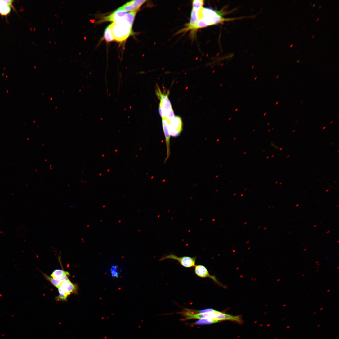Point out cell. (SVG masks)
<instances>
[{
  "label": "cell",
  "mask_w": 339,
  "mask_h": 339,
  "mask_svg": "<svg viewBox=\"0 0 339 339\" xmlns=\"http://www.w3.org/2000/svg\"><path fill=\"white\" fill-rule=\"evenodd\" d=\"M278 103H279V101H278L276 103V105H277V104H278Z\"/></svg>",
  "instance_id": "36"
},
{
  "label": "cell",
  "mask_w": 339,
  "mask_h": 339,
  "mask_svg": "<svg viewBox=\"0 0 339 339\" xmlns=\"http://www.w3.org/2000/svg\"><path fill=\"white\" fill-rule=\"evenodd\" d=\"M303 102H304V101H301V104H302V103H303Z\"/></svg>",
  "instance_id": "28"
},
{
  "label": "cell",
  "mask_w": 339,
  "mask_h": 339,
  "mask_svg": "<svg viewBox=\"0 0 339 339\" xmlns=\"http://www.w3.org/2000/svg\"><path fill=\"white\" fill-rule=\"evenodd\" d=\"M111 28L114 40L122 42L126 40L130 36L133 35L134 33L132 26L124 23L111 24Z\"/></svg>",
  "instance_id": "2"
},
{
  "label": "cell",
  "mask_w": 339,
  "mask_h": 339,
  "mask_svg": "<svg viewBox=\"0 0 339 339\" xmlns=\"http://www.w3.org/2000/svg\"><path fill=\"white\" fill-rule=\"evenodd\" d=\"M204 4L203 0H194L193 1V7L200 9L203 7Z\"/></svg>",
  "instance_id": "16"
},
{
  "label": "cell",
  "mask_w": 339,
  "mask_h": 339,
  "mask_svg": "<svg viewBox=\"0 0 339 339\" xmlns=\"http://www.w3.org/2000/svg\"><path fill=\"white\" fill-rule=\"evenodd\" d=\"M146 2L144 0H135L127 3L119 8L124 10L126 12L138 11Z\"/></svg>",
  "instance_id": "8"
},
{
  "label": "cell",
  "mask_w": 339,
  "mask_h": 339,
  "mask_svg": "<svg viewBox=\"0 0 339 339\" xmlns=\"http://www.w3.org/2000/svg\"><path fill=\"white\" fill-rule=\"evenodd\" d=\"M77 289L76 285L68 279L63 282L58 288L59 294L56 299L57 301H66L71 294L76 293Z\"/></svg>",
  "instance_id": "3"
},
{
  "label": "cell",
  "mask_w": 339,
  "mask_h": 339,
  "mask_svg": "<svg viewBox=\"0 0 339 339\" xmlns=\"http://www.w3.org/2000/svg\"><path fill=\"white\" fill-rule=\"evenodd\" d=\"M124 10L119 8L110 15L104 17L101 22L111 21L115 23L118 21L127 13Z\"/></svg>",
  "instance_id": "9"
},
{
  "label": "cell",
  "mask_w": 339,
  "mask_h": 339,
  "mask_svg": "<svg viewBox=\"0 0 339 339\" xmlns=\"http://www.w3.org/2000/svg\"><path fill=\"white\" fill-rule=\"evenodd\" d=\"M300 62V61L299 60H298L297 61V63H298V62Z\"/></svg>",
  "instance_id": "27"
},
{
  "label": "cell",
  "mask_w": 339,
  "mask_h": 339,
  "mask_svg": "<svg viewBox=\"0 0 339 339\" xmlns=\"http://www.w3.org/2000/svg\"><path fill=\"white\" fill-rule=\"evenodd\" d=\"M315 36V35H313L312 37V38H313Z\"/></svg>",
  "instance_id": "24"
},
{
  "label": "cell",
  "mask_w": 339,
  "mask_h": 339,
  "mask_svg": "<svg viewBox=\"0 0 339 339\" xmlns=\"http://www.w3.org/2000/svg\"><path fill=\"white\" fill-rule=\"evenodd\" d=\"M327 48V47H325V48H324V50H326V49Z\"/></svg>",
  "instance_id": "32"
},
{
  "label": "cell",
  "mask_w": 339,
  "mask_h": 339,
  "mask_svg": "<svg viewBox=\"0 0 339 339\" xmlns=\"http://www.w3.org/2000/svg\"><path fill=\"white\" fill-rule=\"evenodd\" d=\"M316 226H317V225H315L314 226V227H316Z\"/></svg>",
  "instance_id": "39"
},
{
  "label": "cell",
  "mask_w": 339,
  "mask_h": 339,
  "mask_svg": "<svg viewBox=\"0 0 339 339\" xmlns=\"http://www.w3.org/2000/svg\"><path fill=\"white\" fill-rule=\"evenodd\" d=\"M328 191H329V190H326V192H328Z\"/></svg>",
  "instance_id": "34"
},
{
  "label": "cell",
  "mask_w": 339,
  "mask_h": 339,
  "mask_svg": "<svg viewBox=\"0 0 339 339\" xmlns=\"http://www.w3.org/2000/svg\"><path fill=\"white\" fill-rule=\"evenodd\" d=\"M312 2H310V4H309V5H311V4H312Z\"/></svg>",
  "instance_id": "26"
},
{
  "label": "cell",
  "mask_w": 339,
  "mask_h": 339,
  "mask_svg": "<svg viewBox=\"0 0 339 339\" xmlns=\"http://www.w3.org/2000/svg\"><path fill=\"white\" fill-rule=\"evenodd\" d=\"M322 6L321 5H319V9H320L322 8Z\"/></svg>",
  "instance_id": "19"
},
{
  "label": "cell",
  "mask_w": 339,
  "mask_h": 339,
  "mask_svg": "<svg viewBox=\"0 0 339 339\" xmlns=\"http://www.w3.org/2000/svg\"><path fill=\"white\" fill-rule=\"evenodd\" d=\"M175 117L174 112L172 109L167 112L166 118L169 122L171 121Z\"/></svg>",
  "instance_id": "17"
},
{
  "label": "cell",
  "mask_w": 339,
  "mask_h": 339,
  "mask_svg": "<svg viewBox=\"0 0 339 339\" xmlns=\"http://www.w3.org/2000/svg\"><path fill=\"white\" fill-rule=\"evenodd\" d=\"M111 274L112 276L116 277H118V273L117 270V267L113 266L112 267L111 270Z\"/></svg>",
  "instance_id": "18"
},
{
  "label": "cell",
  "mask_w": 339,
  "mask_h": 339,
  "mask_svg": "<svg viewBox=\"0 0 339 339\" xmlns=\"http://www.w3.org/2000/svg\"><path fill=\"white\" fill-rule=\"evenodd\" d=\"M320 24L319 25H318V28H319V27H320Z\"/></svg>",
  "instance_id": "29"
},
{
  "label": "cell",
  "mask_w": 339,
  "mask_h": 339,
  "mask_svg": "<svg viewBox=\"0 0 339 339\" xmlns=\"http://www.w3.org/2000/svg\"><path fill=\"white\" fill-rule=\"evenodd\" d=\"M195 272L198 277L203 278H210L217 283H219L216 277L210 275L207 269L204 266L202 265L195 266Z\"/></svg>",
  "instance_id": "10"
},
{
  "label": "cell",
  "mask_w": 339,
  "mask_h": 339,
  "mask_svg": "<svg viewBox=\"0 0 339 339\" xmlns=\"http://www.w3.org/2000/svg\"><path fill=\"white\" fill-rule=\"evenodd\" d=\"M199 19L192 27L186 29L195 30L208 26L216 25L230 20L231 19L223 17L219 12L212 8L202 7L199 11Z\"/></svg>",
  "instance_id": "1"
},
{
  "label": "cell",
  "mask_w": 339,
  "mask_h": 339,
  "mask_svg": "<svg viewBox=\"0 0 339 339\" xmlns=\"http://www.w3.org/2000/svg\"><path fill=\"white\" fill-rule=\"evenodd\" d=\"M162 120L163 129L166 139L167 148V157L165 161V163H166L169 158L171 154L170 149V138L171 136L169 130V121L165 118H162Z\"/></svg>",
  "instance_id": "7"
},
{
  "label": "cell",
  "mask_w": 339,
  "mask_h": 339,
  "mask_svg": "<svg viewBox=\"0 0 339 339\" xmlns=\"http://www.w3.org/2000/svg\"><path fill=\"white\" fill-rule=\"evenodd\" d=\"M167 259H172L177 260L180 264L184 267L187 268L193 267L195 266L196 257H190L189 256H183L178 257L173 254H170L168 255H165L162 256L160 260H164Z\"/></svg>",
  "instance_id": "5"
},
{
  "label": "cell",
  "mask_w": 339,
  "mask_h": 339,
  "mask_svg": "<svg viewBox=\"0 0 339 339\" xmlns=\"http://www.w3.org/2000/svg\"><path fill=\"white\" fill-rule=\"evenodd\" d=\"M158 89L156 93L160 99L159 107V114L162 119L166 118L168 112L172 109V104L168 97L169 92L168 91L167 93H163L159 88H158Z\"/></svg>",
  "instance_id": "4"
},
{
  "label": "cell",
  "mask_w": 339,
  "mask_h": 339,
  "mask_svg": "<svg viewBox=\"0 0 339 339\" xmlns=\"http://www.w3.org/2000/svg\"><path fill=\"white\" fill-rule=\"evenodd\" d=\"M299 205L298 204H297V205H296V207H298V206H299Z\"/></svg>",
  "instance_id": "35"
},
{
  "label": "cell",
  "mask_w": 339,
  "mask_h": 339,
  "mask_svg": "<svg viewBox=\"0 0 339 339\" xmlns=\"http://www.w3.org/2000/svg\"><path fill=\"white\" fill-rule=\"evenodd\" d=\"M306 27V25H304L303 27V29H304Z\"/></svg>",
  "instance_id": "31"
},
{
  "label": "cell",
  "mask_w": 339,
  "mask_h": 339,
  "mask_svg": "<svg viewBox=\"0 0 339 339\" xmlns=\"http://www.w3.org/2000/svg\"><path fill=\"white\" fill-rule=\"evenodd\" d=\"M169 123L170 136L174 137L179 136L183 129V122L181 118L178 116H175Z\"/></svg>",
  "instance_id": "6"
},
{
  "label": "cell",
  "mask_w": 339,
  "mask_h": 339,
  "mask_svg": "<svg viewBox=\"0 0 339 339\" xmlns=\"http://www.w3.org/2000/svg\"><path fill=\"white\" fill-rule=\"evenodd\" d=\"M326 128V126H325L323 128V129L324 130Z\"/></svg>",
  "instance_id": "22"
},
{
  "label": "cell",
  "mask_w": 339,
  "mask_h": 339,
  "mask_svg": "<svg viewBox=\"0 0 339 339\" xmlns=\"http://www.w3.org/2000/svg\"><path fill=\"white\" fill-rule=\"evenodd\" d=\"M319 19H320V17H318V18H317V19L316 21H318V20H319Z\"/></svg>",
  "instance_id": "23"
},
{
  "label": "cell",
  "mask_w": 339,
  "mask_h": 339,
  "mask_svg": "<svg viewBox=\"0 0 339 339\" xmlns=\"http://www.w3.org/2000/svg\"><path fill=\"white\" fill-rule=\"evenodd\" d=\"M330 232V231H328V232H327L326 233H329Z\"/></svg>",
  "instance_id": "33"
},
{
  "label": "cell",
  "mask_w": 339,
  "mask_h": 339,
  "mask_svg": "<svg viewBox=\"0 0 339 339\" xmlns=\"http://www.w3.org/2000/svg\"><path fill=\"white\" fill-rule=\"evenodd\" d=\"M13 2L11 0L0 1V14L6 16L9 14L11 11L10 7L13 6Z\"/></svg>",
  "instance_id": "11"
},
{
  "label": "cell",
  "mask_w": 339,
  "mask_h": 339,
  "mask_svg": "<svg viewBox=\"0 0 339 339\" xmlns=\"http://www.w3.org/2000/svg\"><path fill=\"white\" fill-rule=\"evenodd\" d=\"M104 38L108 42L114 40L111 24L108 26L105 29V31H104Z\"/></svg>",
  "instance_id": "14"
},
{
  "label": "cell",
  "mask_w": 339,
  "mask_h": 339,
  "mask_svg": "<svg viewBox=\"0 0 339 339\" xmlns=\"http://www.w3.org/2000/svg\"><path fill=\"white\" fill-rule=\"evenodd\" d=\"M279 75H278V76H277V78H278V77H279Z\"/></svg>",
  "instance_id": "38"
},
{
  "label": "cell",
  "mask_w": 339,
  "mask_h": 339,
  "mask_svg": "<svg viewBox=\"0 0 339 339\" xmlns=\"http://www.w3.org/2000/svg\"><path fill=\"white\" fill-rule=\"evenodd\" d=\"M43 275L47 280L49 281L52 284L58 288L59 287L63 282L65 280L68 279V277L69 276L65 275L60 279H55L45 274H43Z\"/></svg>",
  "instance_id": "12"
},
{
  "label": "cell",
  "mask_w": 339,
  "mask_h": 339,
  "mask_svg": "<svg viewBox=\"0 0 339 339\" xmlns=\"http://www.w3.org/2000/svg\"><path fill=\"white\" fill-rule=\"evenodd\" d=\"M315 6H316V5L315 4H314L313 5V7H314Z\"/></svg>",
  "instance_id": "21"
},
{
  "label": "cell",
  "mask_w": 339,
  "mask_h": 339,
  "mask_svg": "<svg viewBox=\"0 0 339 339\" xmlns=\"http://www.w3.org/2000/svg\"><path fill=\"white\" fill-rule=\"evenodd\" d=\"M295 131H296V130H293V132L292 133H294V132H295Z\"/></svg>",
  "instance_id": "30"
},
{
  "label": "cell",
  "mask_w": 339,
  "mask_h": 339,
  "mask_svg": "<svg viewBox=\"0 0 339 339\" xmlns=\"http://www.w3.org/2000/svg\"><path fill=\"white\" fill-rule=\"evenodd\" d=\"M333 122V121H331V122H330V124H332V123Z\"/></svg>",
  "instance_id": "25"
},
{
  "label": "cell",
  "mask_w": 339,
  "mask_h": 339,
  "mask_svg": "<svg viewBox=\"0 0 339 339\" xmlns=\"http://www.w3.org/2000/svg\"><path fill=\"white\" fill-rule=\"evenodd\" d=\"M65 275H70V274L63 270L57 269L54 271L51 275V277L55 279H60Z\"/></svg>",
  "instance_id": "13"
},
{
  "label": "cell",
  "mask_w": 339,
  "mask_h": 339,
  "mask_svg": "<svg viewBox=\"0 0 339 339\" xmlns=\"http://www.w3.org/2000/svg\"><path fill=\"white\" fill-rule=\"evenodd\" d=\"M219 322L214 320L212 319H199L198 321L196 322L194 324L195 325H206V324H214L216 323Z\"/></svg>",
  "instance_id": "15"
},
{
  "label": "cell",
  "mask_w": 339,
  "mask_h": 339,
  "mask_svg": "<svg viewBox=\"0 0 339 339\" xmlns=\"http://www.w3.org/2000/svg\"><path fill=\"white\" fill-rule=\"evenodd\" d=\"M299 52V51H298L297 52V53H298Z\"/></svg>",
  "instance_id": "37"
},
{
  "label": "cell",
  "mask_w": 339,
  "mask_h": 339,
  "mask_svg": "<svg viewBox=\"0 0 339 339\" xmlns=\"http://www.w3.org/2000/svg\"><path fill=\"white\" fill-rule=\"evenodd\" d=\"M293 46V44H291V45H290V47H292Z\"/></svg>",
  "instance_id": "20"
},
{
  "label": "cell",
  "mask_w": 339,
  "mask_h": 339,
  "mask_svg": "<svg viewBox=\"0 0 339 339\" xmlns=\"http://www.w3.org/2000/svg\"><path fill=\"white\" fill-rule=\"evenodd\" d=\"M281 185L282 184V182H281V183H280V185H281Z\"/></svg>",
  "instance_id": "40"
}]
</instances>
